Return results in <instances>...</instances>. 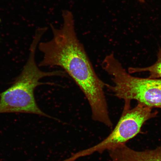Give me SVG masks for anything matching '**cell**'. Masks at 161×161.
<instances>
[{
    "label": "cell",
    "instance_id": "obj_2",
    "mask_svg": "<svg viewBox=\"0 0 161 161\" xmlns=\"http://www.w3.org/2000/svg\"><path fill=\"white\" fill-rule=\"evenodd\" d=\"M41 35L39 34L34 40L29 59L21 74L9 88L0 94V114H34L58 120L40 109L34 95L37 86L45 84L40 81L42 78L53 76L65 77L67 75L61 70L45 72L38 67L35 61V54Z\"/></svg>",
    "mask_w": 161,
    "mask_h": 161
},
{
    "label": "cell",
    "instance_id": "obj_1",
    "mask_svg": "<svg viewBox=\"0 0 161 161\" xmlns=\"http://www.w3.org/2000/svg\"><path fill=\"white\" fill-rule=\"evenodd\" d=\"M63 25L60 29L52 25L50 41L39 44L43 54L40 66H59L71 77L86 96L92 110V119L112 127L104 94L106 84L96 73L84 46L76 35L72 12H62Z\"/></svg>",
    "mask_w": 161,
    "mask_h": 161
},
{
    "label": "cell",
    "instance_id": "obj_3",
    "mask_svg": "<svg viewBox=\"0 0 161 161\" xmlns=\"http://www.w3.org/2000/svg\"><path fill=\"white\" fill-rule=\"evenodd\" d=\"M102 66L111 77L114 85L106 87L117 97L128 101L132 100L152 108H161V78H141L130 75L113 53L104 58Z\"/></svg>",
    "mask_w": 161,
    "mask_h": 161
},
{
    "label": "cell",
    "instance_id": "obj_6",
    "mask_svg": "<svg viewBox=\"0 0 161 161\" xmlns=\"http://www.w3.org/2000/svg\"><path fill=\"white\" fill-rule=\"evenodd\" d=\"M156 62L153 65L145 68L130 67L128 69V73L134 74L142 72H148L151 79H159L161 78V49L160 48L157 55Z\"/></svg>",
    "mask_w": 161,
    "mask_h": 161
},
{
    "label": "cell",
    "instance_id": "obj_4",
    "mask_svg": "<svg viewBox=\"0 0 161 161\" xmlns=\"http://www.w3.org/2000/svg\"><path fill=\"white\" fill-rule=\"evenodd\" d=\"M130 101L125 102L123 110L119 120L113 130L107 137L96 145L72 154L64 161H75L78 159L94 153H102L134 138L140 131L147 121L155 117L158 112L153 108L138 102L135 107L130 109Z\"/></svg>",
    "mask_w": 161,
    "mask_h": 161
},
{
    "label": "cell",
    "instance_id": "obj_5",
    "mask_svg": "<svg viewBox=\"0 0 161 161\" xmlns=\"http://www.w3.org/2000/svg\"><path fill=\"white\" fill-rule=\"evenodd\" d=\"M108 151L112 161H161V146L154 149L139 151L122 144Z\"/></svg>",
    "mask_w": 161,
    "mask_h": 161
},
{
    "label": "cell",
    "instance_id": "obj_7",
    "mask_svg": "<svg viewBox=\"0 0 161 161\" xmlns=\"http://www.w3.org/2000/svg\"><path fill=\"white\" fill-rule=\"evenodd\" d=\"M138 1L141 3H144L145 2V0H138Z\"/></svg>",
    "mask_w": 161,
    "mask_h": 161
}]
</instances>
